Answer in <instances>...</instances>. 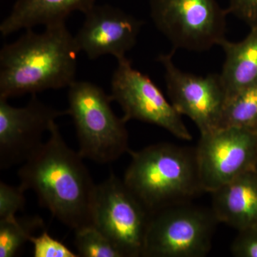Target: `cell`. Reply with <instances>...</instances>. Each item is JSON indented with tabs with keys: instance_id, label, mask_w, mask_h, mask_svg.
Returning a JSON list of instances; mask_svg holds the SVG:
<instances>
[{
	"instance_id": "3",
	"label": "cell",
	"mask_w": 257,
	"mask_h": 257,
	"mask_svg": "<svg viewBox=\"0 0 257 257\" xmlns=\"http://www.w3.org/2000/svg\"><path fill=\"white\" fill-rule=\"evenodd\" d=\"M130 153L123 181L150 214L187 203L204 192L195 148L159 143Z\"/></svg>"
},
{
	"instance_id": "14",
	"label": "cell",
	"mask_w": 257,
	"mask_h": 257,
	"mask_svg": "<svg viewBox=\"0 0 257 257\" xmlns=\"http://www.w3.org/2000/svg\"><path fill=\"white\" fill-rule=\"evenodd\" d=\"M96 0H18L10 14L0 25L3 36L18 30L32 29L38 25L65 23L75 11L86 13Z\"/></svg>"
},
{
	"instance_id": "10",
	"label": "cell",
	"mask_w": 257,
	"mask_h": 257,
	"mask_svg": "<svg viewBox=\"0 0 257 257\" xmlns=\"http://www.w3.org/2000/svg\"><path fill=\"white\" fill-rule=\"evenodd\" d=\"M174 54L175 50L157 58L165 68L170 102L179 114L194 121L200 135L219 128L226 97L219 74L201 77L184 72L174 63Z\"/></svg>"
},
{
	"instance_id": "4",
	"label": "cell",
	"mask_w": 257,
	"mask_h": 257,
	"mask_svg": "<svg viewBox=\"0 0 257 257\" xmlns=\"http://www.w3.org/2000/svg\"><path fill=\"white\" fill-rule=\"evenodd\" d=\"M68 101L67 112L73 119L83 158L108 164L130 152L126 122L114 114L110 95L100 87L74 81L69 87Z\"/></svg>"
},
{
	"instance_id": "11",
	"label": "cell",
	"mask_w": 257,
	"mask_h": 257,
	"mask_svg": "<svg viewBox=\"0 0 257 257\" xmlns=\"http://www.w3.org/2000/svg\"><path fill=\"white\" fill-rule=\"evenodd\" d=\"M68 115L32 94L28 104L15 107L0 97V170L25 163L42 147L44 134L60 116Z\"/></svg>"
},
{
	"instance_id": "17",
	"label": "cell",
	"mask_w": 257,
	"mask_h": 257,
	"mask_svg": "<svg viewBox=\"0 0 257 257\" xmlns=\"http://www.w3.org/2000/svg\"><path fill=\"white\" fill-rule=\"evenodd\" d=\"M44 226L43 219L37 215L0 219V257L15 256Z\"/></svg>"
},
{
	"instance_id": "12",
	"label": "cell",
	"mask_w": 257,
	"mask_h": 257,
	"mask_svg": "<svg viewBox=\"0 0 257 257\" xmlns=\"http://www.w3.org/2000/svg\"><path fill=\"white\" fill-rule=\"evenodd\" d=\"M84 15L74 40L79 52L89 60L107 55L121 60L136 45L142 20L107 5H94Z\"/></svg>"
},
{
	"instance_id": "6",
	"label": "cell",
	"mask_w": 257,
	"mask_h": 257,
	"mask_svg": "<svg viewBox=\"0 0 257 257\" xmlns=\"http://www.w3.org/2000/svg\"><path fill=\"white\" fill-rule=\"evenodd\" d=\"M216 223L212 211L187 203L157 211L150 215L143 256H205Z\"/></svg>"
},
{
	"instance_id": "2",
	"label": "cell",
	"mask_w": 257,
	"mask_h": 257,
	"mask_svg": "<svg viewBox=\"0 0 257 257\" xmlns=\"http://www.w3.org/2000/svg\"><path fill=\"white\" fill-rule=\"evenodd\" d=\"M0 51V97L69 87L75 80L77 55L74 36L65 23L32 29Z\"/></svg>"
},
{
	"instance_id": "16",
	"label": "cell",
	"mask_w": 257,
	"mask_h": 257,
	"mask_svg": "<svg viewBox=\"0 0 257 257\" xmlns=\"http://www.w3.org/2000/svg\"><path fill=\"white\" fill-rule=\"evenodd\" d=\"M221 127H237L256 131L257 82L226 98L219 126Z\"/></svg>"
},
{
	"instance_id": "20",
	"label": "cell",
	"mask_w": 257,
	"mask_h": 257,
	"mask_svg": "<svg viewBox=\"0 0 257 257\" xmlns=\"http://www.w3.org/2000/svg\"><path fill=\"white\" fill-rule=\"evenodd\" d=\"M30 242L33 244L35 257H78L63 243L55 239L47 231H44L38 236H32Z\"/></svg>"
},
{
	"instance_id": "7",
	"label": "cell",
	"mask_w": 257,
	"mask_h": 257,
	"mask_svg": "<svg viewBox=\"0 0 257 257\" xmlns=\"http://www.w3.org/2000/svg\"><path fill=\"white\" fill-rule=\"evenodd\" d=\"M150 215L114 174L96 185L94 226L123 257L143 256Z\"/></svg>"
},
{
	"instance_id": "9",
	"label": "cell",
	"mask_w": 257,
	"mask_h": 257,
	"mask_svg": "<svg viewBox=\"0 0 257 257\" xmlns=\"http://www.w3.org/2000/svg\"><path fill=\"white\" fill-rule=\"evenodd\" d=\"M111 77V100L121 106L126 122L139 120L165 128L176 138L190 141L192 137L179 114L146 74L134 69L126 57L117 60Z\"/></svg>"
},
{
	"instance_id": "13",
	"label": "cell",
	"mask_w": 257,
	"mask_h": 257,
	"mask_svg": "<svg viewBox=\"0 0 257 257\" xmlns=\"http://www.w3.org/2000/svg\"><path fill=\"white\" fill-rule=\"evenodd\" d=\"M218 222L238 231L257 226V171H248L211 192Z\"/></svg>"
},
{
	"instance_id": "24",
	"label": "cell",
	"mask_w": 257,
	"mask_h": 257,
	"mask_svg": "<svg viewBox=\"0 0 257 257\" xmlns=\"http://www.w3.org/2000/svg\"><path fill=\"white\" fill-rule=\"evenodd\" d=\"M256 171H257V166H256Z\"/></svg>"
},
{
	"instance_id": "23",
	"label": "cell",
	"mask_w": 257,
	"mask_h": 257,
	"mask_svg": "<svg viewBox=\"0 0 257 257\" xmlns=\"http://www.w3.org/2000/svg\"><path fill=\"white\" fill-rule=\"evenodd\" d=\"M256 135H257V128H256Z\"/></svg>"
},
{
	"instance_id": "5",
	"label": "cell",
	"mask_w": 257,
	"mask_h": 257,
	"mask_svg": "<svg viewBox=\"0 0 257 257\" xmlns=\"http://www.w3.org/2000/svg\"><path fill=\"white\" fill-rule=\"evenodd\" d=\"M150 14L175 50L203 52L226 39L228 12L216 0H150Z\"/></svg>"
},
{
	"instance_id": "15",
	"label": "cell",
	"mask_w": 257,
	"mask_h": 257,
	"mask_svg": "<svg viewBox=\"0 0 257 257\" xmlns=\"http://www.w3.org/2000/svg\"><path fill=\"white\" fill-rule=\"evenodd\" d=\"M219 46L225 54L219 77L226 97L257 82V26L251 28L242 41L231 42L224 39Z\"/></svg>"
},
{
	"instance_id": "18",
	"label": "cell",
	"mask_w": 257,
	"mask_h": 257,
	"mask_svg": "<svg viewBox=\"0 0 257 257\" xmlns=\"http://www.w3.org/2000/svg\"><path fill=\"white\" fill-rule=\"evenodd\" d=\"M74 231V244L79 256L123 257L111 241L94 225Z\"/></svg>"
},
{
	"instance_id": "8",
	"label": "cell",
	"mask_w": 257,
	"mask_h": 257,
	"mask_svg": "<svg viewBox=\"0 0 257 257\" xmlns=\"http://www.w3.org/2000/svg\"><path fill=\"white\" fill-rule=\"evenodd\" d=\"M200 136L195 151L204 192H214L245 172L256 170V131L221 127Z\"/></svg>"
},
{
	"instance_id": "21",
	"label": "cell",
	"mask_w": 257,
	"mask_h": 257,
	"mask_svg": "<svg viewBox=\"0 0 257 257\" xmlns=\"http://www.w3.org/2000/svg\"><path fill=\"white\" fill-rule=\"evenodd\" d=\"M231 251L236 257H257V226L238 231Z\"/></svg>"
},
{
	"instance_id": "22",
	"label": "cell",
	"mask_w": 257,
	"mask_h": 257,
	"mask_svg": "<svg viewBox=\"0 0 257 257\" xmlns=\"http://www.w3.org/2000/svg\"><path fill=\"white\" fill-rule=\"evenodd\" d=\"M228 13L247 24L250 28L257 26V0H229Z\"/></svg>"
},
{
	"instance_id": "1",
	"label": "cell",
	"mask_w": 257,
	"mask_h": 257,
	"mask_svg": "<svg viewBox=\"0 0 257 257\" xmlns=\"http://www.w3.org/2000/svg\"><path fill=\"white\" fill-rule=\"evenodd\" d=\"M50 137L18 171L20 184L74 231L92 226L96 185L79 152L67 145L55 121Z\"/></svg>"
},
{
	"instance_id": "19",
	"label": "cell",
	"mask_w": 257,
	"mask_h": 257,
	"mask_svg": "<svg viewBox=\"0 0 257 257\" xmlns=\"http://www.w3.org/2000/svg\"><path fill=\"white\" fill-rule=\"evenodd\" d=\"M25 189L21 185L12 186L0 182V219L16 216L26 204Z\"/></svg>"
}]
</instances>
